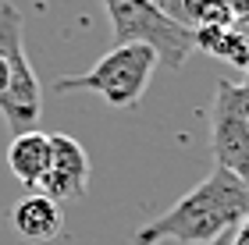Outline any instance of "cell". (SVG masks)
<instances>
[{
  "label": "cell",
  "instance_id": "cell-1",
  "mask_svg": "<svg viewBox=\"0 0 249 245\" xmlns=\"http://www.w3.org/2000/svg\"><path fill=\"white\" fill-rule=\"evenodd\" d=\"M249 217V181L239 174L213 167L196 188L178 203L150 220L132 242L135 245H157V242H182V245H207L213 238L228 235Z\"/></svg>",
  "mask_w": 249,
  "mask_h": 245
},
{
  "label": "cell",
  "instance_id": "cell-2",
  "mask_svg": "<svg viewBox=\"0 0 249 245\" xmlns=\"http://www.w3.org/2000/svg\"><path fill=\"white\" fill-rule=\"evenodd\" d=\"M110 32H114V47L124 43H146L164 68L178 71L192 57L196 43H192V29L171 18L164 7L153 0H104Z\"/></svg>",
  "mask_w": 249,
  "mask_h": 245
},
{
  "label": "cell",
  "instance_id": "cell-3",
  "mask_svg": "<svg viewBox=\"0 0 249 245\" xmlns=\"http://www.w3.org/2000/svg\"><path fill=\"white\" fill-rule=\"evenodd\" d=\"M0 53L7 61V89L0 96V114L15 135L36 131L43 114V85L25 53V18L11 0H0Z\"/></svg>",
  "mask_w": 249,
  "mask_h": 245
},
{
  "label": "cell",
  "instance_id": "cell-4",
  "mask_svg": "<svg viewBox=\"0 0 249 245\" xmlns=\"http://www.w3.org/2000/svg\"><path fill=\"white\" fill-rule=\"evenodd\" d=\"M157 53L146 43H124L100 57L86 75L53 82V93H96L110 107H135L153 82Z\"/></svg>",
  "mask_w": 249,
  "mask_h": 245
},
{
  "label": "cell",
  "instance_id": "cell-5",
  "mask_svg": "<svg viewBox=\"0 0 249 245\" xmlns=\"http://www.w3.org/2000/svg\"><path fill=\"white\" fill-rule=\"evenodd\" d=\"M210 153L213 167L249 181V89L221 79L210 107Z\"/></svg>",
  "mask_w": 249,
  "mask_h": 245
},
{
  "label": "cell",
  "instance_id": "cell-6",
  "mask_svg": "<svg viewBox=\"0 0 249 245\" xmlns=\"http://www.w3.org/2000/svg\"><path fill=\"white\" fill-rule=\"evenodd\" d=\"M89 188V157L82 142L64 135V131H50V167L36 185L39 196L53 199V203H75Z\"/></svg>",
  "mask_w": 249,
  "mask_h": 245
},
{
  "label": "cell",
  "instance_id": "cell-7",
  "mask_svg": "<svg viewBox=\"0 0 249 245\" xmlns=\"http://www.w3.org/2000/svg\"><path fill=\"white\" fill-rule=\"evenodd\" d=\"M7 167L25 188H36L50 167V131H21L11 135L7 146Z\"/></svg>",
  "mask_w": 249,
  "mask_h": 245
},
{
  "label": "cell",
  "instance_id": "cell-8",
  "mask_svg": "<svg viewBox=\"0 0 249 245\" xmlns=\"http://www.w3.org/2000/svg\"><path fill=\"white\" fill-rule=\"evenodd\" d=\"M11 220H15V231L29 242H53L64 228L61 203H53V199L39 196V192H32V196L21 199V203H15Z\"/></svg>",
  "mask_w": 249,
  "mask_h": 245
},
{
  "label": "cell",
  "instance_id": "cell-9",
  "mask_svg": "<svg viewBox=\"0 0 249 245\" xmlns=\"http://www.w3.org/2000/svg\"><path fill=\"white\" fill-rule=\"evenodd\" d=\"M178 7H182V21H189V29L235 25V15H231L228 0H178Z\"/></svg>",
  "mask_w": 249,
  "mask_h": 245
},
{
  "label": "cell",
  "instance_id": "cell-10",
  "mask_svg": "<svg viewBox=\"0 0 249 245\" xmlns=\"http://www.w3.org/2000/svg\"><path fill=\"white\" fill-rule=\"evenodd\" d=\"M231 245H249V217L231 231Z\"/></svg>",
  "mask_w": 249,
  "mask_h": 245
},
{
  "label": "cell",
  "instance_id": "cell-11",
  "mask_svg": "<svg viewBox=\"0 0 249 245\" xmlns=\"http://www.w3.org/2000/svg\"><path fill=\"white\" fill-rule=\"evenodd\" d=\"M228 4H231L235 21H246V18H249V0H228Z\"/></svg>",
  "mask_w": 249,
  "mask_h": 245
},
{
  "label": "cell",
  "instance_id": "cell-12",
  "mask_svg": "<svg viewBox=\"0 0 249 245\" xmlns=\"http://www.w3.org/2000/svg\"><path fill=\"white\" fill-rule=\"evenodd\" d=\"M153 4H157V7H164L171 18H178V21H182V7H178V0H153ZM182 25H185V21H182Z\"/></svg>",
  "mask_w": 249,
  "mask_h": 245
},
{
  "label": "cell",
  "instance_id": "cell-13",
  "mask_svg": "<svg viewBox=\"0 0 249 245\" xmlns=\"http://www.w3.org/2000/svg\"><path fill=\"white\" fill-rule=\"evenodd\" d=\"M4 89H7V61H4V53H0V96H4Z\"/></svg>",
  "mask_w": 249,
  "mask_h": 245
},
{
  "label": "cell",
  "instance_id": "cell-14",
  "mask_svg": "<svg viewBox=\"0 0 249 245\" xmlns=\"http://www.w3.org/2000/svg\"><path fill=\"white\" fill-rule=\"evenodd\" d=\"M207 245H231V231H228V235H221V238H213V242H207Z\"/></svg>",
  "mask_w": 249,
  "mask_h": 245
},
{
  "label": "cell",
  "instance_id": "cell-15",
  "mask_svg": "<svg viewBox=\"0 0 249 245\" xmlns=\"http://www.w3.org/2000/svg\"><path fill=\"white\" fill-rule=\"evenodd\" d=\"M242 85H246V89H249V71H246V82H242Z\"/></svg>",
  "mask_w": 249,
  "mask_h": 245
},
{
  "label": "cell",
  "instance_id": "cell-16",
  "mask_svg": "<svg viewBox=\"0 0 249 245\" xmlns=\"http://www.w3.org/2000/svg\"><path fill=\"white\" fill-rule=\"evenodd\" d=\"M242 25H246V29H249V18H246V21H242Z\"/></svg>",
  "mask_w": 249,
  "mask_h": 245
}]
</instances>
